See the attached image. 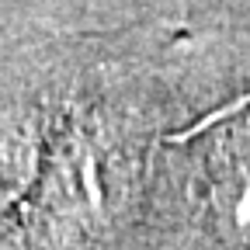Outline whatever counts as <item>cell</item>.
I'll use <instances>...</instances> for the list:
<instances>
[{
  "instance_id": "obj_2",
  "label": "cell",
  "mask_w": 250,
  "mask_h": 250,
  "mask_svg": "<svg viewBox=\"0 0 250 250\" xmlns=\"http://www.w3.org/2000/svg\"><path fill=\"white\" fill-rule=\"evenodd\" d=\"M45 149H49V129L39 118L31 115L0 118V219L35 195Z\"/></svg>"
},
{
  "instance_id": "obj_1",
  "label": "cell",
  "mask_w": 250,
  "mask_h": 250,
  "mask_svg": "<svg viewBox=\"0 0 250 250\" xmlns=\"http://www.w3.org/2000/svg\"><path fill=\"white\" fill-rule=\"evenodd\" d=\"M129 153L98 115H73L49 132L45 164L31 195V223L42 243L73 250L98 240L129 188Z\"/></svg>"
}]
</instances>
